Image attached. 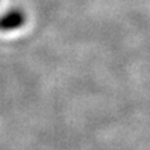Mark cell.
Segmentation results:
<instances>
[{
  "label": "cell",
  "mask_w": 150,
  "mask_h": 150,
  "mask_svg": "<svg viewBox=\"0 0 150 150\" xmlns=\"http://www.w3.org/2000/svg\"><path fill=\"white\" fill-rule=\"evenodd\" d=\"M25 23V13L21 9H9L0 17V31L8 32L23 27Z\"/></svg>",
  "instance_id": "cell-1"
}]
</instances>
